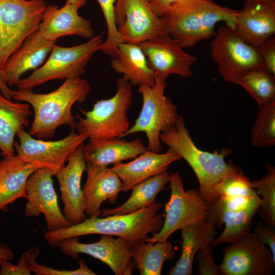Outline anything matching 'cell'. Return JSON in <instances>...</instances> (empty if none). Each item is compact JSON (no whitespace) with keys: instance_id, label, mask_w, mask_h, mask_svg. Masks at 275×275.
Listing matches in <instances>:
<instances>
[{"instance_id":"cell-1","label":"cell","mask_w":275,"mask_h":275,"mask_svg":"<svg viewBox=\"0 0 275 275\" xmlns=\"http://www.w3.org/2000/svg\"><path fill=\"white\" fill-rule=\"evenodd\" d=\"M91 90L88 82L80 78L68 79L56 90L47 93H34L31 89L13 91L12 98L25 102L34 110V117L29 133L39 139H51L57 129L63 125L75 129L72 113L75 103H82Z\"/></svg>"},{"instance_id":"cell-2","label":"cell","mask_w":275,"mask_h":275,"mask_svg":"<svg viewBox=\"0 0 275 275\" xmlns=\"http://www.w3.org/2000/svg\"><path fill=\"white\" fill-rule=\"evenodd\" d=\"M162 204L156 201L151 205L133 212L100 218L93 216L83 222L52 231H46L44 238L52 248L61 241L72 237L90 234L109 235L126 240L133 247L145 241L149 234L161 228L163 216L158 213Z\"/></svg>"},{"instance_id":"cell-3","label":"cell","mask_w":275,"mask_h":275,"mask_svg":"<svg viewBox=\"0 0 275 275\" xmlns=\"http://www.w3.org/2000/svg\"><path fill=\"white\" fill-rule=\"evenodd\" d=\"M217 193V200L211 205V219L216 227L225 228L212 245L232 243L251 231L261 200L241 171L226 178Z\"/></svg>"},{"instance_id":"cell-4","label":"cell","mask_w":275,"mask_h":275,"mask_svg":"<svg viewBox=\"0 0 275 275\" xmlns=\"http://www.w3.org/2000/svg\"><path fill=\"white\" fill-rule=\"evenodd\" d=\"M160 140L190 166L199 181V193L210 205L217 199V191L221 183L228 177L241 171L233 163L225 161L230 153L229 149L224 148L220 152L211 153L198 148L181 116L161 133Z\"/></svg>"},{"instance_id":"cell-5","label":"cell","mask_w":275,"mask_h":275,"mask_svg":"<svg viewBox=\"0 0 275 275\" xmlns=\"http://www.w3.org/2000/svg\"><path fill=\"white\" fill-rule=\"evenodd\" d=\"M239 12L212 0H183L160 18L164 31L186 48L213 37L221 21L233 28Z\"/></svg>"},{"instance_id":"cell-6","label":"cell","mask_w":275,"mask_h":275,"mask_svg":"<svg viewBox=\"0 0 275 275\" xmlns=\"http://www.w3.org/2000/svg\"><path fill=\"white\" fill-rule=\"evenodd\" d=\"M116 85L111 98L97 101L88 111L79 108L84 117L76 115L75 128L90 142L122 138L130 127L127 114L132 105L131 85L123 77L117 80Z\"/></svg>"},{"instance_id":"cell-7","label":"cell","mask_w":275,"mask_h":275,"mask_svg":"<svg viewBox=\"0 0 275 275\" xmlns=\"http://www.w3.org/2000/svg\"><path fill=\"white\" fill-rule=\"evenodd\" d=\"M103 43L101 35L94 36L86 43L71 46L54 45L46 62L16 85L17 89H31L50 80L80 78L93 54Z\"/></svg>"},{"instance_id":"cell-8","label":"cell","mask_w":275,"mask_h":275,"mask_svg":"<svg viewBox=\"0 0 275 275\" xmlns=\"http://www.w3.org/2000/svg\"><path fill=\"white\" fill-rule=\"evenodd\" d=\"M155 85L138 86L143 98V105L134 124L122 138L137 132H144L148 139L147 150L159 153L162 150L161 133L174 124L180 115L176 105L164 95L166 80L155 77Z\"/></svg>"},{"instance_id":"cell-9","label":"cell","mask_w":275,"mask_h":275,"mask_svg":"<svg viewBox=\"0 0 275 275\" xmlns=\"http://www.w3.org/2000/svg\"><path fill=\"white\" fill-rule=\"evenodd\" d=\"M46 6L44 0H0V69L38 30Z\"/></svg>"},{"instance_id":"cell-10","label":"cell","mask_w":275,"mask_h":275,"mask_svg":"<svg viewBox=\"0 0 275 275\" xmlns=\"http://www.w3.org/2000/svg\"><path fill=\"white\" fill-rule=\"evenodd\" d=\"M169 182L171 196L164 205L166 215L163 225L158 232L152 234L145 241H163L175 231L186 226L206 219L211 221V205L198 189L185 190L178 172L170 174Z\"/></svg>"},{"instance_id":"cell-11","label":"cell","mask_w":275,"mask_h":275,"mask_svg":"<svg viewBox=\"0 0 275 275\" xmlns=\"http://www.w3.org/2000/svg\"><path fill=\"white\" fill-rule=\"evenodd\" d=\"M210 44V54L224 81L236 84L243 74L265 68L257 47L243 41L226 24L216 31Z\"/></svg>"},{"instance_id":"cell-12","label":"cell","mask_w":275,"mask_h":275,"mask_svg":"<svg viewBox=\"0 0 275 275\" xmlns=\"http://www.w3.org/2000/svg\"><path fill=\"white\" fill-rule=\"evenodd\" d=\"M16 136L19 142H14L17 155L23 161L38 169L48 170L56 176L65 166L69 157L88 136L79 134L72 129L64 138L58 141H44L34 138L24 128Z\"/></svg>"},{"instance_id":"cell-13","label":"cell","mask_w":275,"mask_h":275,"mask_svg":"<svg viewBox=\"0 0 275 275\" xmlns=\"http://www.w3.org/2000/svg\"><path fill=\"white\" fill-rule=\"evenodd\" d=\"M274 266L269 249L251 232L225 249L218 265L222 275H270Z\"/></svg>"},{"instance_id":"cell-14","label":"cell","mask_w":275,"mask_h":275,"mask_svg":"<svg viewBox=\"0 0 275 275\" xmlns=\"http://www.w3.org/2000/svg\"><path fill=\"white\" fill-rule=\"evenodd\" d=\"M114 17L122 42L139 44L166 32L147 0H117Z\"/></svg>"},{"instance_id":"cell-15","label":"cell","mask_w":275,"mask_h":275,"mask_svg":"<svg viewBox=\"0 0 275 275\" xmlns=\"http://www.w3.org/2000/svg\"><path fill=\"white\" fill-rule=\"evenodd\" d=\"M57 246L63 254L74 259L78 258L79 254L98 259L106 264L116 275L132 274V246L123 238H114L111 235H102L97 242L84 243L80 242L77 237H72L61 241Z\"/></svg>"},{"instance_id":"cell-16","label":"cell","mask_w":275,"mask_h":275,"mask_svg":"<svg viewBox=\"0 0 275 275\" xmlns=\"http://www.w3.org/2000/svg\"><path fill=\"white\" fill-rule=\"evenodd\" d=\"M138 44L146 57L155 77L166 80L171 74L184 78L193 75L191 67L198 58L185 52L179 43L166 32Z\"/></svg>"},{"instance_id":"cell-17","label":"cell","mask_w":275,"mask_h":275,"mask_svg":"<svg viewBox=\"0 0 275 275\" xmlns=\"http://www.w3.org/2000/svg\"><path fill=\"white\" fill-rule=\"evenodd\" d=\"M52 176L48 170L38 169L30 176L26 185L25 216L37 217L43 214L47 231L72 225L60 210Z\"/></svg>"},{"instance_id":"cell-18","label":"cell","mask_w":275,"mask_h":275,"mask_svg":"<svg viewBox=\"0 0 275 275\" xmlns=\"http://www.w3.org/2000/svg\"><path fill=\"white\" fill-rule=\"evenodd\" d=\"M83 145L76 149L69 157L67 164L56 175L64 205L63 214L72 225L78 224L87 218L84 192L81 188L82 176L87 169Z\"/></svg>"},{"instance_id":"cell-19","label":"cell","mask_w":275,"mask_h":275,"mask_svg":"<svg viewBox=\"0 0 275 275\" xmlns=\"http://www.w3.org/2000/svg\"><path fill=\"white\" fill-rule=\"evenodd\" d=\"M248 44L257 47L275 34V0H244L234 28Z\"/></svg>"},{"instance_id":"cell-20","label":"cell","mask_w":275,"mask_h":275,"mask_svg":"<svg viewBox=\"0 0 275 275\" xmlns=\"http://www.w3.org/2000/svg\"><path fill=\"white\" fill-rule=\"evenodd\" d=\"M83 4L67 0L59 8L57 6H47L38 30L45 39L56 41L63 36L74 35L90 39L94 31L90 20L80 16L78 9Z\"/></svg>"},{"instance_id":"cell-21","label":"cell","mask_w":275,"mask_h":275,"mask_svg":"<svg viewBox=\"0 0 275 275\" xmlns=\"http://www.w3.org/2000/svg\"><path fill=\"white\" fill-rule=\"evenodd\" d=\"M181 158L170 148L164 153L147 150L130 162L113 164L110 170L120 179L121 191L127 192L137 184L167 171L172 163Z\"/></svg>"},{"instance_id":"cell-22","label":"cell","mask_w":275,"mask_h":275,"mask_svg":"<svg viewBox=\"0 0 275 275\" xmlns=\"http://www.w3.org/2000/svg\"><path fill=\"white\" fill-rule=\"evenodd\" d=\"M87 162V179L83 188L85 202V212L89 217L101 214V204L106 200L113 204L121 191L119 177L107 166Z\"/></svg>"},{"instance_id":"cell-23","label":"cell","mask_w":275,"mask_h":275,"mask_svg":"<svg viewBox=\"0 0 275 275\" xmlns=\"http://www.w3.org/2000/svg\"><path fill=\"white\" fill-rule=\"evenodd\" d=\"M56 42L45 39L38 30L29 36L2 69L8 86L16 85L24 73L40 66Z\"/></svg>"},{"instance_id":"cell-24","label":"cell","mask_w":275,"mask_h":275,"mask_svg":"<svg viewBox=\"0 0 275 275\" xmlns=\"http://www.w3.org/2000/svg\"><path fill=\"white\" fill-rule=\"evenodd\" d=\"M83 154L86 162L107 166L134 159L147 150L140 139L131 141L121 138L89 142L83 145Z\"/></svg>"},{"instance_id":"cell-25","label":"cell","mask_w":275,"mask_h":275,"mask_svg":"<svg viewBox=\"0 0 275 275\" xmlns=\"http://www.w3.org/2000/svg\"><path fill=\"white\" fill-rule=\"evenodd\" d=\"M111 65L113 70L123 74L132 86L155 85V76L149 67L146 57L138 44L121 42L112 57Z\"/></svg>"},{"instance_id":"cell-26","label":"cell","mask_w":275,"mask_h":275,"mask_svg":"<svg viewBox=\"0 0 275 275\" xmlns=\"http://www.w3.org/2000/svg\"><path fill=\"white\" fill-rule=\"evenodd\" d=\"M215 227L211 220L206 219L182 228L181 255L168 274L191 275L194 256L203 248L212 244L217 234Z\"/></svg>"},{"instance_id":"cell-27","label":"cell","mask_w":275,"mask_h":275,"mask_svg":"<svg viewBox=\"0 0 275 275\" xmlns=\"http://www.w3.org/2000/svg\"><path fill=\"white\" fill-rule=\"evenodd\" d=\"M37 169L17 155L4 157L0 161V211H6L18 199L26 198L27 181Z\"/></svg>"},{"instance_id":"cell-28","label":"cell","mask_w":275,"mask_h":275,"mask_svg":"<svg viewBox=\"0 0 275 275\" xmlns=\"http://www.w3.org/2000/svg\"><path fill=\"white\" fill-rule=\"evenodd\" d=\"M32 114L29 104L12 101L0 90V149L3 157L15 155V137L20 129L29 125Z\"/></svg>"},{"instance_id":"cell-29","label":"cell","mask_w":275,"mask_h":275,"mask_svg":"<svg viewBox=\"0 0 275 275\" xmlns=\"http://www.w3.org/2000/svg\"><path fill=\"white\" fill-rule=\"evenodd\" d=\"M170 176L167 171L137 184L131 188V196L125 203L115 208L102 210L101 215L126 214L151 205L155 202L158 194L169 182Z\"/></svg>"},{"instance_id":"cell-30","label":"cell","mask_w":275,"mask_h":275,"mask_svg":"<svg viewBox=\"0 0 275 275\" xmlns=\"http://www.w3.org/2000/svg\"><path fill=\"white\" fill-rule=\"evenodd\" d=\"M175 248L168 240L150 242L143 241L132 248V260L141 275H160L165 261L173 259Z\"/></svg>"},{"instance_id":"cell-31","label":"cell","mask_w":275,"mask_h":275,"mask_svg":"<svg viewBox=\"0 0 275 275\" xmlns=\"http://www.w3.org/2000/svg\"><path fill=\"white\" fill-rule=\"evenodd\" d=\"M244 89L260 106L275 98V75L265 68L249 71L236 84Z\"/></svg>"},{"instance_id":"cell-32","label":"cell","mask_w":275,"mask_h":275,"mask_svg":"<svg viewBox=\"0 0 275 275\" xmlns=\"http://www.w3.org/2000/svg\"><path fill=\"white\" fill-rule=\"evenodd\" d=\"M250 142L255 147L269 148L275 145V98L259 106Z\"/></svg>"},{"instance_id":"cell-33","label":"cell","mask_w":275,"mask_h":275,"mask_svg":"<svg viewBox=\"0 0 275 275\" xmlns=\"http://www.w3.org/2000/svg\"><path fill=\"white\" fill-rule=\"evenodd\" d=\"M265 168V175L260 179L251 181V184L261 200L257 212L263 222L274 228L275 168L270 163H266Z\"/></svg>"},{"instance_id":"cell-34","label":"cell","mask_w":275,"mask_h":275,"mask_svg":"<svg viewBox=\"0 0 275 275\" xmlns=\"http://www.w3.org/2000/svg\"><path fill=\"white\" fill-rule=\"evenodd\" d=\"M101 8L107 26V35L99 51L112 58L118 44L122 42L115 21L114 8L117 0H97Z\"/></svg>"},{"instance_id":"cell-35","label":"cell","mask_w":275,"mask_h":275,"mask_svg":"<svg viewBox=\"0 0 275 275\" xmlns=\"http://www.w3.org/2000/svg\"><path fill=\"white\" fill-rule=\"evenodd\" d=\"M40 254V250L34 246L21 254L17 264L14 265L6 261L0 265V275H30V263Z\"/></svg>"},{"instance_id":"cell-36","label":"cell","mask_w":275,"mask_h":275,"mask_svg":"<svg viewBox=\"0 0 275 275\" xmlns=\"http://www.w3.org/2000/svg\"><path fill=\"white\" fill-rule=\"evenodd\" d=\"M79 267L74 270H59L53 269L44 264H38L36 260L29 265L31 272L37 275H95L91 269L86 264L85 261L81 259L78 262Z\"/></svg>"},{"instance_id":"cell-37","label":"cell","mask_w":275,"mask_h":275,"mask_svg":"<svg viewBox=\"0 0 275 275\" xmlns=\"http://www.w3.org/2000/svg\"><path fill=\"white\" fill-rule=\"evenodd\" d=\"M212 246L208 244L198 252L199 275H222L218 265L214 262Z\"/></svg>"},{"instance_id":"cell-38","label":"cell","mask_w":275,"mask_h":275,"mask_svg":"<svg viewBox=\"0 0 275 275\" xmlns=\"http://www.w3.org/2000/svg\"><path fill=\"white\" fill-rule=\"evenodd\" d=\"M265 65V68L275 75V36L265 41L257 47Z\"/></svg>"},{"instance_id":"cell-39","label":"cell","mask_w":275,"mask_h":275,"mask_svg":"<svg viewBox=\"0 0 275 275\" xmlns=\"http://www.w3.org/2000/svg\"><path fill=\"white\" fill-rule=\"evenodd\" d=\"M264 245H267L275 259V230L263 222H259L252 233Z\"/></svg>"},{"instance_id":"cell-40","label":"cell","mask_w":275,"mask_h":275,"mask_svg":"<svg viewBox=\"0 0 275 275\" xmlns=\"http://www.w3.org/2000/svg\"><path fill=\"white\" fill-rule=\"evenodd\" d=\"M183 0H152L150 2L155 14L160 17L171 6Z\"/></svg>"},{"instance_id":"cell-41","label":"cell","mask_w":275,"mask_h":275,"mask_svg":"<svg viewBox=\"0 0 275 275\" xmlns=\"http://www.w3.org/2000/svg\"><path fill=\"white\" fill-rule=\"evenodd\" d=\"M14 254L9 246L5 243L0 244V265L6 261L12 260Z\"/></svg>"},{"instance_id":"cell-42","label":"cell","mask_w":275,"mask_h":275,"mask_svg":"<svg viewBox=\"0 0 275 275\" xmlns=\"http://www.w3.org/2000/svg\"><path fill=\"white\" fill-rule=\"evenodd\" d=\"M0 90L6 97L10 99L12 98L13 90L9 88L1 69H0Z\"/></svg>"},{"instance_id":"cell-43","label":"cell","mask_w":275,"mask_h":275,"mask_svg":"<svg viewBox=\"0 0 275 275\" xmlns=\"http://www.w3.org/2000/svg\"><path fill=\"white\" fill-rule=\"evenodd\" d=\"M73 1H77V2H84V1H86V0H73Z\"/></svg>"},{"instance_id":"cell-44","label":"cell","mask_w":275,"mask_h":275,"mask_svg":"<svg viewBox=\"0 0 275 275\" xmlns=\"http://www.w3.org/2000/svg\"><path fill=\"white\" fill-rule=\"evenodd\" d=\"M147 1H148V2H151L152 0H147Z\"/></svg>"}]
</instances>
